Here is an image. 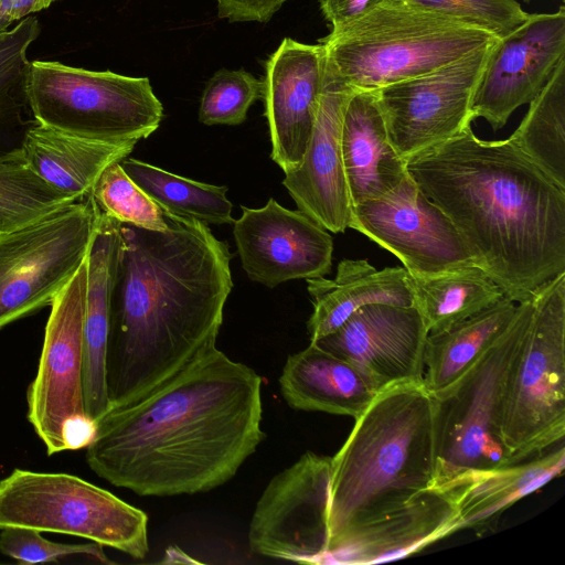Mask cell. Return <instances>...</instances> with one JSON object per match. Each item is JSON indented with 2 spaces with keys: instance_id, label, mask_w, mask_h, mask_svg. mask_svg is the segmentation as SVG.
<instances>
[{
  "instance_id": "cell-11",
  "label": "cell",
  "mask_w": 565,
  "mask_h": 565,
  "mask_svg": "<svg viewBox=\"0 0 565 565\" xmlns=\"http://www.w3.org/2000/svg\"><path fill=\"white\" fill-rule=\"evenodd\" d=\"M99 217L88 195L0 233V329L51 306L86 259Z\"/></svg>"
},
{
  "instance_id": "cell-29",
  "label": "cell",
  "mask_w": 565,
  "mask_h": 565,
  "mask_svg": "<svg viewBox=\"0 0 565 565\" xmlns=\"http://www.w3.org/2000/svg\"><path fill=\"white\" fill-rule=\"evenodd\" d=\"M39 33L34 17L0 33V160L22 156L25 136L38 124L28 94L26 51Z\"/></svg>"
},
{
  "instance_id": "cell-31",
  "label": "cell",
  "mask_w": 565,
  "mask_h": 565,
  "mask_svg": "<svg viewBox=\"0 0 565 565\" xmlns=\"http://www.w3.org/2000/svg\"><path fill=\"white\" fill-rule=\"evenodd\" d=\"M514 143L558 186L565 189V60L530 103Z\"/></svg>"
},
{
  "instance_id": "cell-25",
  "label": "cell",
  "mask_w": 565,
  "mask_h": 565,
  "mask_svg": "<svg viewBox=\"0 0 565 565\" xmlns=\"http://www.w3.org/2000/svg\"><path fill=\"white\" fill-rule=\"evenodd\" d=\"M306 280L313 306L307 322L310 341L334 332L363 306H414L404 267L379 270L366 259H343L338 264L333 279Z\"/></svg>"
},
{
  "instance_id": "cell-15",
  "label": "cell",
  "mask_w": 565,
  "mask_h": 565,
  "mask_svg": "<svg viewBox=\"0 0 565 565\" xmlns=\"http://www.w3.org/2000/svg\"><path fill=\"white\" fill-rule=\"evenodd\" d=\"M565 60V8L529 13L513 32L492 47L476 88L472 119L484 118L497 131L516 108L530 104Z\"/></svg>"
},
{
  "instance_id": "cell-19",
  "label": "cell",
  "mask_w": 565,
  "mask_h": 565,
  "mask_svg": "<svg viewBox=\"0 0 565 565\" xmlns=\"http://www.w3.org/2000/svg\"><path fill=\"white\" fill-rule=\"evenodd\" d=\"M354 90L324 70L319 106L303 158L282 180L298 210L331 233H343L351 220L341 127L345 105Z\"/></svg>"
},
{
  "instance_id": "cell-4",
  "label": "cell",
  "mask_w": 565,
  "mask_h": 565,
  "mask_svg": "<svg viewBox=\"0 0 565 565\" xmlns=\"http://www.w3.org/2000/svg\"><path fill=\"white\" fill-rule=\"evenodd\" d=\"M434 472V399L423 379L381 388L331 457L328 552L430 488Z\"/></svg>"
},
{
  "instance_id": "cell-10",
  "label": "cell",
  "mask_w": 565,
  "mask_h": 565,
  "mask_svg": "<svg viewBox=\"0 0 565 565\" xmlns=\"http://www.w3.org/2000/svg\"><path fill=\"white\" fill-rule=\"evenodd\" d=\"M87 282L86 257L51 303L38 372L26 393V417L47 455L86 447L96 429L84 401Z\"/></svg>"
},
{
  "instance_id": "cell-9",
  "label": "cell",
  "mask_w": 565,
  "mask_h": 565,
  "mask_svg": "<svg viewBox=\"0 0 565 565\" xmlns=\"http://www.w3.org/2000/svg\"><path fill=\"white\" fill-rule=\"evenodd\" d=\"M28 94L39 124L94 139L139 141L153 134L163 118V106L147 77L110 71L34 61Z\"/></svg>"
},
{
  "instance_id": "cell-27",
  "label": "cell",
  "mask_w": 565,
  "mask_h": 565,
  "mask_svg": "<svg viewBox=\"0 0 565 565\" xmlns=\"http://www.w3.org/2000/svg\"><path fill=\"white\" fill-rule=\"evenodd\" d=\"M516 306L503 297L447 330L428 333L423 376L427 391L435 396L452 387L507 331Z\"/></svg>"
},
{
  "instance_id": "cell-5",
  "label": "cell",
  "mask_w": 565,
  "mask_h": 565,
  "mask_svg": "<svg viewBox=\"0 0 565 565\" xmlns=\"http://www.w3.org/2000/svg\"><path fill=\"white\" fill-rule=\"evenodd\" d=\"M498 40L455 17L385 0L319 42L329 75L355 90H376L435 71Z\"/></svg>"
},
{
  "instance_id": "cell-17",
  "label": "cell",
  "mask_w": 565,
  "mask_h": 565,
  "mask_svg": "<svg viewBox=\"0 0 565 565\" xmlns=\"http://www.w3.org/2000/svg\"><path fill=\"white\" fill-rule=\"evenodd\" d=\"M427 335L415 306L371 303L334 332L310 342L354 364L383 388L423 379Z\"/></svg>"
},
{
  "instance_id": "cell-21",
  "label": "cell",
  "mask_w": 565,
  "mask_h": 565,
  "mask_svg": "<svg viewBox=\"0 0 565 565\" xmlns=\"http://www.w3.org/2000/svg\"><path fill=\"white\" fill-rule=\"evenodd\" d=\"M341 153L352 206L382 196L407 174L392 145L376 90H354L343 113Z\"/></svg>"
},
{
  "instance_id": "cell-26",
  "label": "cell",
  "mask_w": 565,
  "mask_h": 565,
  "mask_svg": "<svg viewBox=\"0 0 565 565\" xmlns=\"http://www.w3.org/2000/svg\"><path fill=\"white\" fill-rule=\"evenodd\" d=\"M137 140H100L35 124L22 153L26 164L53 188L83 200L103 173L131 153Z\"/></svg>"
},
{
  "instance_id": "cell-14",
  "label": "cell",
  "mask_w": 565,
  "mask_h": 565,
  "mask_svg": "<svg viewBox=\"0 0 565 565\" xmlns=\"http://www.w3.org/2000/svg\"><path fill=\"white\" fill-rule=\"evenodd\" d=\"M349 228L394 254L411 275L476 265L452 222L409 173L382 196L353 205Z\"/></svg>"
},
{
  "instance_id": "cell-33",
  "label": "cell",
  "mask_w": 565,
  "mask_h": 565,
  "mask_svg": "<svg viewBox=\"0 0 565 565\" xmlns=\"http://www.w3.org/2000/svg\"><path fill=\"white\" fill-rule=\"evenodd\" d=\"M89 195L103 213L121 224L152 231L168 227L163 211L129 178L120 162L103 171Z\"/></svg>"
},
{
  "instance_id": "cell-24",
  "label": "cell",
  "mask_w": 565,
  "mask_h": 565,
  "mask_svg": "<svg viewBox=\"0 0 565 565\" xmlns=\"http://www.w3.org/2000/svg\"><path fill=\"white\" fill-rule=\"evenodd\" d=\"M564 468L565 446L561 441L533 458L461 475L440 490L452 500L462 530L486 529L502 511L544 487Z\"/></svg>"
},
{
  "instance_id": "cell-20",
  "label": "cell",
  "mask_w": 565,
  "mask_h": 565,
  "mask_svg": "<svg viewBox=\"0 0 565 565\" xmlns=\"http://www.w3.org/2000/svg\"><path fill=\"white\" fill-rule=\"evenodd\" d=\"M460 530L450 497L444 490L427 488L398 509L351 531L327 553L321 564L395 561Z\"/></svg>"
},
{
  "instance_id": "cell-38",
  "label": "cell",
  "mask_w": 565,
  "mask_h": 565,
  "mask_svg": "<svg viewBox=\"0 0 565 565\" xmlns=\"http://www.w3.org/2000/svg\"><path fill=\"white\" fill-rule=\"evenodd\" d=\"M385 0H319L331 31L338 30L366 14Z\"/></svg>"
},
{
  "instance_id": "cell-6",
  "label": "cell",
  "mask_w": 565,
  "mask_h": 565,
  "mask_svg": "<svg viewBox=\"0 0 565 565\" xmlns=\"http://www.w3.org/2000/svg\"><path fill=\"white\" fill-rule=\"evenodd\" d=\"M533 299L520 302L507 331L448 391L431 395L435 472L430 488L441 489L461 475L512 465L502 435L505 388L526 340Z\"/></svg>"
},
{
  "instance_id": "cell-34",
  "label": "cell",
  "mask_w": 565,
  "mask_h": 565,
  "mask_svg": "<svg viewBox=\"0 0 565 565\" xmlns=\"http://www.w3.org/2000/svg\"><path fill=\"white\" fill-rule=\"evenodd\" d=\"M264 83L244 70H220L207 81L200 103L199 121L235 126L249 107L263 98Z\"/></svg>"
},
{
  "instance_id": "cell-18",
  "label": "cell",
  "mask_w": 565,
  "mask_h": 565,
  "mask_svg": "<svg viewBox=\"0 0 565 565\" xmlns=\"http://www.w3.org/2000/svg\"><path fill=\"white\" fill-rule=\"evenodd\" d=\"M324 60L321 43L286 38L265 63L263 99L270 157L285 174L303 158L322 90Z\"/></svg>"
},
{
  "instance_id": "cell-36",
  "label": "cell",
  "mask_w": 565,
  "mask_h": 565,
  "mask_svg": "<svg viewBox=\"0 0 565 565\" xmlns=\"http://www.w3.org/2000/svg\"><path fill=\"white\" fill-rule=\"evenodd\" d=\"M435 10L480 26L499 39L518 29L526 19L516 0H402Z\"/></svg>"
},
{
  "instance_id": "cell-12",
  "label": "cell",
  "mask_w": 565,
  "mask_h": 565,
  "mask_svg": "<svg viewBox=\"0 0 565 565\" xmlns=\"http://www.w3.org/2000/svg\"><path fill=\"white\" fill-rule=\"evenodd\" d=\"M495 43L376 89L388 138L403 159L407 161L471 126L473 95Z\"/></svg>"
},
{
  "instance_id": "cell-7",
  "label": "cell",
  "mask_w": 565,
  "mask_h": 565,
  "mask_svg": "<svg viewBox=\"0 0 565 565\" xmlns=\"http://www.w3.org/2000/svg\"><path fill=\"white\" fill-rule=\"evenodd\" d=\"M532 323L508 379L502 418L513 463L565 436V271L533 297Z\"/></svg>"
},
{
  "instance_id": "cell-8",
  "label": "cell",
  "mask_w": 565,
  "mask_h": 565,
  "mask_svg": "<svg viewBox=\"0 0 565 565\" xmlns=\"http://www.w3.org/2000/svg\"><path fill=\"white\" fill-rule=\"evenodd\" d=\"M75 535L134 559L149 552L148 515L111 492L67 473L15 468L0 480V530Z\"/></svg>"
},
{
  "instance_id": "cell-23",
  "label": "cell",
  "mask_w": 565,
  "mask_h": 565,
  "mask_svg": "<svg viewBox=\"0 0 565 565\" xmlns=\"http://www.w3.org/2000/svg\"><path fill=\"white\" fill-rule=\"evenodd\" d=\"M120 226V222L100 212L87 255L83 382L85 409L95 423L110 408L106 386V350L110 297L121 242Z\"/></svg>"
},
{
  "instance_id": "cell-35",
  "label": "cell",
  "mask_w": 565,
  "mask_h": 565,
  "mask_svg": "<svg viewBox=\"0 0 565 565\" xmlns=\"http://www.w3.org/2000/svg\"><path fill=\"white\" fill-rule=\"evenodd\" d=\"M0 552L21 564L56 562L74 555H84L100 563H111L103 545L96 542L57 543L45 539L42 532L28 527L1 529Z\"/></svg>"
},
{
  "instance_id": "cell-16",
  "label": "cell",
  "mask_w": 565,
  "mask_h": 565,
  "mask_svg": "<svg viewBox=\"0 0 565 565\" xmlns=\"http://www.w3.org/2000/svg\"><path fill=\"white\" fill-rule=\"evenodd\" d=\"M232 224L243 269L253 281L274 288L331 271L332 236L300 210H288L270 198L259 209L242 206Z\"/></svg>"
},
{
  "instance_id": "cell-13",
  "label": "cell",
  "mask_w": 565,
  "mask_h": 565,
  "mask_svg": "<svg viewBox=\"0 0 565 565\" xmlns=\"http://www.w3.org/2000/svg\"><path fill=\"white\" fill-rule=\"evenodd\" d=\"M331 457L306 451L277 473L255 507L250 551L266 557L321 564L328 552Z\"/></svg>"
},
{
  "instance_id": "cell-39",
  "label": "cell",
  "mask_w": 565,
  "mask_h": 565,
  "mask_svg": "<svg viewBox=\"0 0 565 565\" xmlns=\"http://www.w3.org/2000/svg\"><path fill=\"white\" fill-rule=\"evenodd\" d=\"M56 0H0V33L33 12L49 8Z\"/></svg>"
},
{
  "instance_id": "cell-37",
  "label": "cell",
  "mask_w": 565,
  "mask_h": 565,
  "mask_svg": "<svg viewBox=\"0 0 565 565\" xmlns=\"http://www.w3.org/2000/svg\"><path fill=\"white\" fill-rule=\"evenodd\" d=\"M217 15L230 22H267L288 0H215Z\"/></svg>"
},
{
  "instance_id": "cell-3",
  "label": "cell",
  "mask_w": 565,
  "mask_h": 565,
  "mask_svg": "<svg viewBox=\"0 0 565 565\" xmlns=\"http://www.w3.org/2000/svg\"><path fill=\"white\" fill-rule=\"evenodd\" d=\"M406 167L513 302L565 271V189L510 137L484 141L468 126Z\"/></svg>"
},
{
  "instance_id": "cell-30",
  "label": "cell",
  "mask_w": 565,
  "mask_h": 565,
  "mask_svg": "<svg viewBox=\"0 0 565 565\" xmlns=\"http://www.w3.org/2000/svg\"><path fill=\"white\" fill-rule=\"evenodd\" d=\"M120 166L163 212L206 225L232 224L234 221L226 186L180 177L134 158H125Z\"/></svg>"
},
{
  "instance_id": "cell-32",
  "label": "cell",
  "mask_w": 565,
  "mask_h": 565,
  "mask_svg": "<svg viewBox=\"0 0 565 565\" xmlns=\"http://www.w3.org/2000/svg\"><path fill=\"white\" fill-rule=\"evenodd\" d=\"M45 182L23 154L0 160V233L35 222L77 202Z\"/></svg>"
},
{
  "instance_id": "cell-28",
  "label": "cell",
  "mask_w": 565,
  "mask_h": 565,
  "mask_svg": "<svg viewBox=\"0 0 565 565\" xmlns=\"http://www.w3.org/2000/svg\"><path fill=\"white\" fill-rule=\"evenodd\" d=\"M407 284L428 333L447 330L505 297L477 265L433 276L407 273Z\"/></svg>"
},
{
  "instance_id": "cell-1",
  "label": "cell",
  "mask_w": 565,
  "mask_h": 565,
  "mask_svg": "<svg viewBox=\"0 0 565 565\" xmlns=\"http://www.w3.org/2000/svg\"><path fill=\"white\" fill-rule=\"evenodd\" d=\"M262 384L252 367L212 345L97 420L86 462L113 486L141 497L213 490L264 439Z\"/></svg>"
},
{
  "instance_id": "cell-2",
  "label": "cell",
  "mask_w": 565,
  "mask_h": 565,
  "mask_svg": "<svg viewBox=\"0 0 565 565\" xmlns=\"http://www.w3.org/2000/svg\"><path fill=\"white\" fill-rule=\"evenodd\" d=\"M163 214L164 231L120 226L106 350L110 408L215 345L233 288L228 244L205 223Z\"/></svg>"
},
{
  "instance_id": "cell-22",
  "label": "cell",
  "mask_w": 565,
  "mask_h": 565,
  "mask_svg": "<svg viewBox=\"0 0 565 565\" xmlns=\"http://www.w3.org/2000/svg\"><path fill=\"white\" fill-rule=\"evenodd\" d=\"M278 382L284 399L294 409L354 419L381 390L358 366L316 342L287 358Z\"/></svg>"
}]
</instances>
